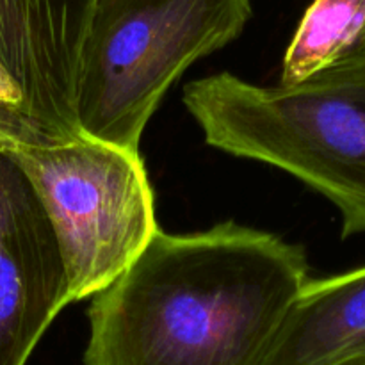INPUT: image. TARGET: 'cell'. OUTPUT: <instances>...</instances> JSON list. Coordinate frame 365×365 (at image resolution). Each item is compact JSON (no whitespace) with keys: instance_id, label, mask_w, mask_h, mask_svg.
Listing matches in <instances>:
<instances>
[{"instance_id":"2","label":"cell","mask_w":365,"mask_h":365,"mask_svg":"<svg viewBox=\"0 0 365 365\" xmlns=\"http://www.w3.org/2000/svg\"><path fill=\"white\" fill-rule=\"evenodd\" d=\"M184 106L210 146L299 178L337 207L342 239L365 234V50L289 88L210 75Z\"/></svg>"},{"instance_id":"6","label":"cell","mask_w":365,"mask_h":365,"mask_svg":"<svg viewBox=\"0 0 365 365\" xmlns=\"http://www.w3.org/2000/svg\"><path fill=\"white\" fill-rule=\"evenodd\" d=\"M95 0H0V64L39 143L78 138L75 86Z\"/></svg>"},{"instance_id":"8","label":"cell","mask_w":365,"mask_h":365,"mask_svg":"<svg viewBox=\"0 0 365 365\" xmlns=\"http://www.w3.org/2000/svg\"><path fill=\"white\" fill-rule=\"evenodd\" d=\"M365 50V0H314L282 64L280 84L296 86Z\"/></svg>"},{"instance_id":"7","label":"cell","mask_w":365,"mask_h":365,"mask_svg":"<svg viewBox=\"0 0 365 365\" xmlns=\"http://www.w3.org/2000/svg\"><path fill=\"white\" fill-rule=\"evenodd\" d=\"M259 365H365V266L307 282Z\"/></svg>"},{"instance_id":"1","label":"cell","mask_w":365,"mask_h":365,"mask_svg":"<svg viewBox=\"0 0 365 365\" xmlns=\"http://www.w3.org/2000/svg\"><path fill=\"white\" fill-rule=\"evenodd\" d=\"M309 280L305 248L269 232L159 230L93 296L84 365H259Z\"/></svg>"},{"instance_id":"4","label":"cell","mask_w":365,"mask_h":365,"mask_svg":"<svg viewBox=\"0 0 365 365\" xmlns=\"http://www.w3.org/2000/svg\"><path fill=\"white\" fill-rule=\"evenodd\" d=\"M34 187L59 245L70 302L96 296L159 232L141 153L78 138L0 141Z\"/></svg>"},{"instance_id":"3","label":"cell","mask_w":365,"mask_h":365,"mask_svg":"<svg viewBox=\"0 0 365 365\" xmlns=\"http://www.w3.org/2000/svg\"><path fill=\"white\" fill-rule=\"evenodd\" d=\"M252 13V0H95L75 86L78 130L141 153L171 84L234 41Z\"/></svg>"},{"instance_id":"5","label":"cell","mask_w":365,"mask_h":365,"mask_svg":"<svg viewBox=\"0 0 365 365\" xmlns=\"http://www.w3.org/2000/svg\"><path fill=\"white\" fill-rule=\"evenodd\" d=\"M63 257L34 187L0 146V365H25L70 305Z\"/></svg>"},{"instance_id":"9","label":"cell","mask_w":365,"mask_h":365,"mask_svg":"<svg viewBox=\"0 0 365 365\" xmlns=\"http://www.w3.org/2000/svg\"><path fill=\"white\" fill-rule=\"evenodd\" d=\"M0 123L31 130L39 143L34 127L29 121V118L25 116L24 96H21L20 89H18V86L14 84V81L9 77V73H7L2 64H0Z\"/></svg>"}]
</instances>
